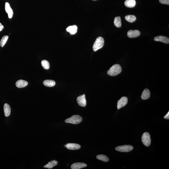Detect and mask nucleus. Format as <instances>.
<instances>
[{
    "label": "nucleus",
    "mask_w": 169,
    "mask_h": 169,
    "mask_svg": "<svg viewBox=\"0 0 169 169\" xmlns=\"http://www.w3.org/2000/svg\"><path fill=\"white\" fill-rule=\"evenodd\" d=\"M159 2L163 4H169V0H159Z\"/></svg>",
    "instance_id": "393cba45"
},
{
    "label": "nucleus",
    "mask_w": 169,
    "mask_h": 169,
    "mask_svg": "<svg viewBox=\"0 0 169 169\" xmlns=\"http://www.w3.org/2000/svg\"><path fill=\"white\" fill-rule=\"evenodd\" d=\"M124 4L128 8H132L135 6L136 2L135 0H126L125 1Z\"/></svg>",
    "instance_id": "f3484780"
},
{
    "label": "nucleus",
    "mask_w": 169,
    "mask_h": 169,
    "mask_svg": "<svg viewBox=\"0 0 169 169\" xmlns=\"http://www.w3.org/2000/svg\"><path fill=\"white\" fill-rule=\"evenodd\" d=\"M125 19L127 21L130 22V23L134 22L136 20V16L133 15H129L126 16Z\"/></svg>",
    "instance_id": "412c9836"
},
{
    "label": "nucleus",
    "mask_w": 169,
    "mask_h": 169,
    "mask_svg": "<svg viewBox=\"0 0 169 169\" xmlns=\"http://www.w3.org/2000/svg\"><path fill=\"white\" fill-rule=\"evenodd\" d=\"M87 164L82 163H74L71 166L72 169H80L86 167Z\"/></svg>",
    "instance_id": "f8f14e48"
},
{
    "label": "nucleus",
    "mask_w": 169,
    "mask_h": 169,
    "mask_svg": "<svg viewBox=\"0 0 169 169\" xmlns=\"http://www.w3.org/2000/svg\"><path fill=\"white\" fill-rule=\"evenodd\" d=\"M58 164V162L55 160H53L50 162L48 163V164L44 165V168H47L49 169L52 168L55 166L57 165Z\"/></svg>",
    "instance_id": "a211bd4d"
},
{
    "label": "nucleus",
    "mask_w": 169,
    "mask_h": 169,
    "mask_svg": "<svg viewBox=\"0 0 169 169\" xmlns=\"http://www.w3.org/2000/svg\"><path fill=\"white\" fill-rule=\"evenodd\" d=\"M94 1H95V0H94Z\"/></svg>",
    "instance_id": "c85d7f7f"
},
{
    "label": "nucleus",
    "mask_w": 169,
    "mask_h": 169,
    "mask_svg": "<svg viewBox=\"0 0 169 169\" xmlns=\"http://www.w3.org/2000/svg\"><path fill=\"white\" fill-rule=\"evenodd\" d=\"M78 30V27L75 25L70 26L66 28V30L69 32L71 35H74L76 33Z\"/></svg>",
    "instance_id": "2eb2a0df"
},
{
    "label": "nucleus",
    "mask_w": 169,
    "mask_h": 169,
    "mask_svg": "<svg viewBox=\"0 0 169 169\" xmlns=\"http://www.w3.org/2000/svg\"><path fill=\"white\" fill-rule=\"evenodd\" d=\"M128 102V99L127 97H122L118 101L117 104V108L118 109H121L126 105Z\"/></svg>",
    "instance_id": "0eeeda50"
},
{
    "label": "nucleus",
    "mask_w": 169,
    "mask_h": 169,
    "mask_svg": "<svg viewBox=\"0 0 169 169\" xmlns=\"http://www.w3.org/2000/svg\"><path fill=\"white\" fill-rule=\"evenodd\" d=\"M9 38V36L7 35H5L3 36L2 39H1L0 42V45L1 47H3L6 43L7 40Z\"/></svg>",
    "instance_id": "b1692460"
},
{
    "label": "nucleus",
    "mask_w": 169,
    "mask_h": 169,
    "mask_svg": "<svg viewBox=\"0 0 169 169\" xmlns=\"http://www.w3.org/2000/svg\"><path fill=\"white\" fill-rule=\"evenodd\" d=\"M97 159L104 162H107L109 160V158L106 156L103 155H97Z\"/></svg>",
    "instance_id": "4be33fe9"
},
{
    "label": "nucleus",
    "mask_w": 169,
    "mask_h": 169,
    "mask_svg": "<svg viewBox=\"0 0 169 169\" xmlns=\"http://www.w3.org/2000/svg\"><path fill=\"white\" fill-rule=\"evenodd\" d=\"M4 28V26L1 23H0V32L2 31L3 29Z\"/></svg>",
    "instance_id": "bb28decb"
},
{
    "label": "nucleus",
    "mask_w": 169,
    "mask_h": 169,
    "mask_svg": "<svg viewBox=\"0 0 169 169\" xmlns=\"http://www.w3.org/2000/svg\"><path fill=\"white\" fill-rule=\"evenodd\" d=\"M28 84L27 81L22 80H19L16 83V86L19 88H24L27 86Z\"/></svg>",
    "instance_id": "ddd939ff"
},
{
    "label": "nucleus",
    "mask_w": 169,
    "mask_h": 169,
    "mask_svg": "<svg viewBox=\"0 0 169 169\" xmlns=\"http://www.w3.org/2000/svg\"><path fill=\"white\" fill-rule=\"evenodd\" d=\"M5 10L6 13L8 14L9 18H12L13 15V11L10 7L9 4L8 2L6 3L5 4Z\"/></svg>",
    "instance_id": "9b49d317"
},
{
    "label": "nucleus",
    "mask_w": 169,
    "mask_h": 169,
    "mask_svg": "<svg viewBox=\"0 0 169 169\" xmlns=\"http://www.w3.org/2000/svg\"><path fill=\"white\" fill-rule=\"evenodd\" d=\"M142 143L146 147H149L151 143L150 135L147 132H145L142 135Z\"/></svg>",
    "instance_id": "20e7f679"
},
{
    "label": "nucleus",
    "mask_w": 169,
    "mask_h": 169,
    "mask_svg": "<svg viewBox=\"0 0 169 169\" xmlns=\"http://www.w3.org/2000/svg\"><path fill=\"white\" fill-rule=\"evenodd\" d=\"M104 41L101 37H99L96 39L93 46V49L94 51L102 48L104 44Z\"/></svg>",
    "instance_id": "f03ea898"
},
{
    "label": "nucleus",
    "mask_w": 169,
    "mask_h": 169,
    "mask_svg": "<svg viewBox=\"0 0 169 169\" xmlns=\"http://www.w3.org/2000/svg\"><path fill=\"white\" fill-rule=\"evenodd\" d=\"M82 120V117L79 115H74L65 120V122L70 124H77L81 122Z\"/></svg>",
    "instance_id": "7ed1b4c3"
},
{
    "label": "nucleus",
    "mask_w": 169,
    "mask_h": 169,
    "mask_svg": "<svg viewBox=\"0 0 169 169\" xmlns=\"http://www.w3.org/2000/svg\"><path fill=\"white\" fill-rule=\"evenodd\" d=\"M43 84L45 86L49 87H52L56 85V82L52 80H47L43 81Z\"/></svg>",
    "instance_id": "6ab92c4d"
},
{
    "label": "nucleus",
    "mask_w": 169,
    "mask_h": 169,
    "mask_svg": "<svg viewBox=\"0 0 169 169\" xmlns=\"http://www.w3.org/2000/svg\"><path fill=\"white\" fill-rule=\"evenodd\" d=\"M150 96V92L147 89H145L142 93L141 97L143 100H147L149 98Z\"/></svg>",
    "instance_id": "4468645a"
},
{
    "label": "nucleus",
    "mask_w": 169,
    "mask_h": 169,
    "mask_svg": "<svg viewBox=\"0 0 169 169\" xmlns=\"http://www.w3.org/2000/svg\"><path fill=\"white\" fill-rule=\"evenodd\" d=\"M4 115L6 117H8L11 113V108L8 104L5 103L4 106Z\"/></svg>",
    "instance_id": "dca6fc26"
},
{
    "label": "nucleus",
    "mask_w": 169,
    "mask_h": 169,
    "mask_svg": "<svg viewBox=\"0 0 169 169\" xmlns=\"http://www.w3.org/2000/svg\"><path fill=\"white\" fill-rule=\"evenodd\" d=\"M81 146L78 144L74 143H67L66 145L67 149L71 150H76L80 149Z\"/></svg>",
    "instance_id": "1a4fd4ad"
},
{
    "label": "nucleus",
    "mask_w": 169,
    "mask_h": 169,
    "mask_svg": "<svg viewBox=\"0 0 169 169\" xmlns=\"http://www.w3.org/2000/svg\"><path fill=\"white\" fill-rule=\"evenodd\" d=\"M76 100L77 103L80 106L85 107L87 105V101L85 94L78 97L77 98Z\"/></svg>",
    "instance_id": "423d86ee"
},
{
    "label": "nucleus",
    "mask_w": 169,
    "mask_h": 169,
    "mask_svg": "<svg viewBox=\"0 0 169 169\" xmlns=\"http://www.w3.org/2000/svg\"><path fill=\"white\" fill-rule=\"evenodd\" d=\"M122 69L119 64H115L112 66L109 71L107 73L111 76H114L119 74L121 72Z\"/></svg>",
    "instance_id": "f257e3e1"
},
{
    "label": "nucleus",
    "mask_w": 169,
    "mask_h": 169,
    "mask_svg": "<svg viewBox=\"0 0 169 169\" xmlns=\"http://www.w3.org/2000/svg\"><path fill=\"white\" fill-rule=\"evenodd\" d=\"M154 40L157 41H160L164 43L168 44L169 43V39L168 38L161 35L155 37L154 38Z\"/></svg>",
    "instance_id": "9d476101"
},
{
    "label": "nucleus",
    "mask_w": 169,
    "mask_h": 169,
    "mask_svg": "<svg viewBox=\"0 0 169 169\" xmlns=\"http://www.w3.org/2000/svg\"><path fill=\"white\" fill-rule=\"evenodd\" d=\"M64 146L65 147H66V145H65Z\"/></svg>",
    "instance_id": "cd10ccee"
},
{
    "label": "nucleus",
    "mask_w": 169,
    "mask_h": 169,
    "mask_svg": "<svg viewBox=\"0 0 169 169\" xmlns=\"http://www.w3.org/2000/svg\"><path fill=\"white\" fill-rule=\"evenodd\" d=\"M140 32L139 31L137 30H129L127 32V36L130 38L137 37L140 36Z\"/></svg>",
    "instance_id": "6e6552de"
},
{
    "label": "nucleus",
    "mask_w": 169,
    "mask_h": 169,
    "mask_svg": "<svg viewBox=\"0 0 169 169\" xmlns=\"http://www.w3.org/2000/svg\"><path fill=\"white\" fill-rule=\"evenodd\" d=\"M133 148L130 145H124L117 147L115 150L117 151L121 152H128L132 150Z\"/></svg>",
    "instance_id": "39448f33"
},
{
    "label": "nucleus",
    "mask_w": 169,
    "mask_h": 169,
    "mask_svg": "<svg viewBox=\"0 0 169 169\" xmlns=\"http://www.w3.org/2000/svg\"><path fill=\"white\" fill-rule=\"evenodd\" d=\"M114 24L117 27H121V17L120 16L116 17L114 20Z\"/></svg>",
    "instance_id": "aec40b11"
},
{
    "label": "nucleus",
    "mask_w": 169,
    "mask_h": 169,
    "mask_svg": "<svg viewBox=\"0 0 169 169\" xmlns=\"http://www.w3.org/2000/svg\"><path fill=\"white\" fill-rule=\"evenodd\" d=\"M41 64L44 69L48 70L49 69L50 65L49 62L46 60H44L41 62Z\"/></svg>",
    "instance_id": "5701e85b"
},
{
    "label": "nucleus",
    "mask_w": 169,
    "mask_h": 169,
    "mask_svg": "<svg viewBox=\"0 0 169 169\" xmlns=\"http://www.w3.org/2000/svg\"><path fill=\"white\" fill-rule=\"evenodd\" d=\"M164 118L165 119H169V112H168L167 113L166 115L164 117Z\"/></svg>",
    "instance_id": "a878e982"
}]
</instances>
